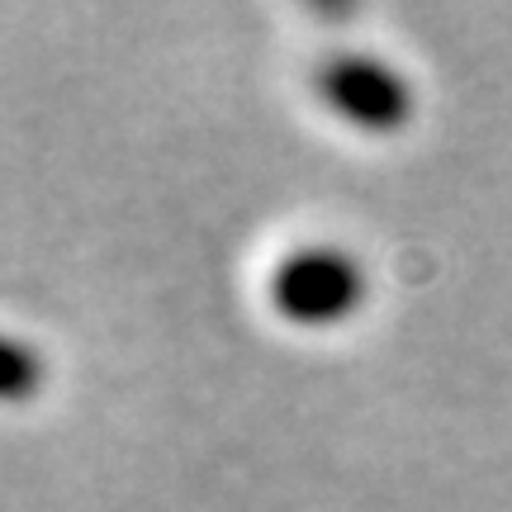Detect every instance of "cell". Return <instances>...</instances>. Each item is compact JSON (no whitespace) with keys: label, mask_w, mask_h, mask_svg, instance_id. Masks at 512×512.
Listing matches in <instances>:
<instances>
[{"label":"cell","mask_w":512,"mask_h":512,"mask_svg":"<svg viewBox=\"0 0 512 512\" xmlns=\"http://www.w3.org/2000/svg\"><path fill=\"white\" fill-rule=\"evenodd\" d=\"M366 275L342 247H299L271 271V304L299 328H328L356 313Z\"/></svg>","instance_id":"obj_1"},{"label":"cell","mask_w":512,"mask_h":512,"mask_svg":"<svg viewBox=\"0 0 512 512\" xmlns=\"http://www.w3.org/2000/svg\"><path fill=\"white\" fill-rule=\"evenodd\" d=\"M318 95L361 133H394L413 114V91L389 62L370 53H342L318 72Z\"/></svg>","instance_id":"obj_2"},{"label":"cell","mask_w":512,"mask_h":512,"mask_svg":"<svg viewBox=\"0 0 512 512\" xmlns=\"http://www.w3.org/2000/svg\"><path fill=\"white\" fill-rule=\"evenodd\" d=\"M43 384V361L34 347H24L15 337H0V403H15L38 394Z\"/></svg>","instance_id":"obj_3"}]
</instances>
